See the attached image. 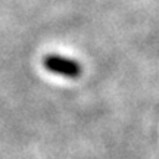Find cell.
<instances>
[{
    "mask_svg": "<svg viewBox=\"0 0 159 159\" xmlns=\"http://www.w3.org/2000/svg\"><path fill=\"white\" fill-rule=\"evenodd\" d=\"M44 66L47 71H50L53 74L63 75L66 78H77L81 74V66L78 62H75L72 59L56 55H49L44 57Z\"/></svg>",
    "mask_w": 159,
    "mask_h": 159,
    "instance_id": "obj_1",
    "label": "cell"
}]
</instances>
